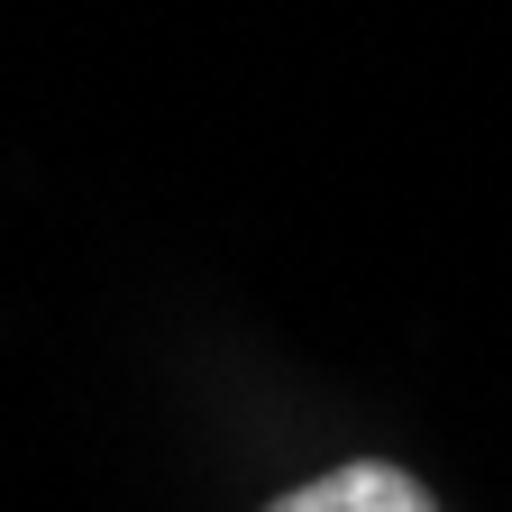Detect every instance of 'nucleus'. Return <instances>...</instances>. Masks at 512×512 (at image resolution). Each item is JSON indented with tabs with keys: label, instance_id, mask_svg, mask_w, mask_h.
<instances>
[{
	"label": "nucleus",
	"instance_id": "obj_1",
	"mask_svg": "<svg viewBox=\"0 0 512 512\" xmlns=\"http://www.w3.org/2000/svg\"><path fill=\"white\" fill-rule=\"evenodd\" d=\"M266 512H439V503H430L421 476H403V467H384V458H348V467H330V476H311V485L275 494Z\"/></svg>",
	"mask_w": 512,
	"mask_h": 512
}]
</instances>
